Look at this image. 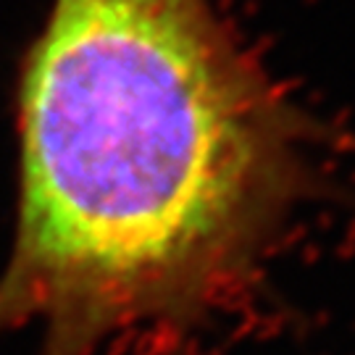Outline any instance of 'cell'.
<instances>
[{
    "label": "cell",
    "instance_id": "obj_1",
    "mask_svg": "<svg viewBox=\"0 0 355 355\" xmlns=\"http://www.w3.org/2000/svg\"><path fill=\"white\" fill-rule=\"evenodd\" d=\"M0 337L92 355L250 282L308 195V127L214 0H53L26 53Z\"/></svg>",
    "mask_w": 355,
    "mask_h": 355
}]
</instances>
